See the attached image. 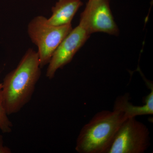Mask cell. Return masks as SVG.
I'll use <instances>...</instances> for the list:
<instances>
[{"label":"cell","instance_id":"6da1fadb","mask_svg":"<svg viewBox=\"0 0 153 153\" xmlns=\"http://www.w3.org/2000/svg\"><path fill=\"white\" fill-rule=\"evenodd\" d=\"M37 52L30 48L2 82L3 102L8 115L20 111L30 101L41 74Z\"/></svg>","mask_w":153,"mask_h":153},{"label":"cell","instance_id":"7a4b0ae2","mask_svg":"<svg viewBox=\"0 0 153 153\" xmlns=\"http://www.w3.org/2000/svg\"><path fill=\"white\" fill-rule=\"evenodd\" d=\"M128 118L120 108L99 111L83 126L76 140L79 153H107L116 134Z\"/></svg>","mask_w":153,"mask_h":153},{"label":"cell","instance_id":"3957f363","mask_svg":"<svg viewBox=\"0 0 153 153\" xmlns=\"http://www.w3.org/2000/svg\"><path fill=\"white\" fill-rule=\"evenodd\" d=\"M72 29L71 24L58 27L49 25L47 18L42 16H37L30 21L28 34L38 47L41 68L49 63L56 49Z\"/></svg>","mask_w":153,"mask_h":153},{"label":"cell","instance_id":"277c9868","mask_svg":"<svg viewBox=\"0 0 153 153\" xmlns=\"http://www.w3.org/2000/svg\"><path fill=\"white\" fill-rule=\"evenodd\" d=\"M150 131L147 126L135 117L124 120L107 153H143L151 145Z\"/></svg>","mask_w":153,"mask_h":153},{"label":"cell","instance_id":"5b68a950","mask_svg":"<svg viewBox=\"0 0 153 153\" xmlns=\"http://www.w3.org/2000/svg\"><path fill=\"white\" fill-rule=\"evenodd\" d=\"M110 0H88L81 13L79 25L91 35L104 33L118 36L119 30L110 7Z\"/></svg>","mask_w":153,"mask_h":153},{"label":"cell","instance_id":"8992f818","mask_svg":"<svg viewBox=\"0 0 153 153\" xmlns=\"http://www.w3.org/2000/svg\"><path fill=\"white\" fill-rule=\"evenodd\" d=\"M90 35L79 25L72 29L59 45L49 61L46 76L49 79L55 76L59 68H63L73 59Z\"/></svg>","mask_w":153,"mask_h":153},{"label":"cell","instance_id":"52a82bcc","mask_svg":"<svg viewBox=\"0 0 153 153\" xmlns=\"http://www.w3.org/2000/svg\"><path fill=\"white\" fill-rule=\"evenodd\" d=\"M83 5L81 0H59L52 8V14L47 22L54 26L70 25L79 8Z\"/></svg>","mask_w":153,"mask_h":153},{"label":"cell","instance_id":"ba28073f","mask_svg":"<svg viewBox=\"0 0 153 153\" xmlns=\"http://www.w3.org/2000/svg\"><path fill=\"white\" fill-rule=\"evenodd\" d=\"M145 99L144 104L134 105L129 101V95L126 94L117 98L114 106L120 108L127 118L136 117L137 116L153 114V87Z\"/></svg>","mask_w":153,"mask_h":153},{"label":"cell","instance_id":"9c48e42d","mask_svg":"<svg viewBox=\"0 0 153 153\" xmlns=\"http://www.w3.org/2000/svg\"><path fill=\"white\" fill-rule=\"evenodd\" d=\"M2 90V83H0V130L4 133H8L12 131L13 124L8 117V114L5 109Z\"/></svg>","mask_w":153,"mask_h":153},{"label":"cell","instance_id":"30bf717a","mask_svg":"<svg viewBox=\"0 0 153 153\" xmlns=\"http://www.w3.org/2000/svg\"><path fill=\"white\" fill-rule=\"evenodd\" d=\"M3 143L2 136L0 135V153H10L11 150L7 147L4 146Z\"/></svg>","mask_w":153,"mask_h":153}]
</instances>
